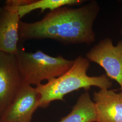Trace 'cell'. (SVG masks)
I'll return each instance as SVG.
<instances>
[{"label":"cell","instance_id":"1","mask_svg":"<svg viewBox=\"0 0 122 122\" xmlns=\"http://www.w3.org/2000/svg\"><path fill=\"white\" fill-rule=\"evenodd\" d=\"M100 10L95 0L78 8L61 7L50 11L36 22L20 21V38L52 39L63 44L90 45L96 39L93 25Z\"/></svg>","mask_w":122,"mask_h":122},{"label":"cell","instance_id":"2","mask_svg":"<svg viewBox=\"0 0 122 122\" xmlns=\"http://www.w3.org/2000/svg\"><path fill=\"white\" fill-rule=\"evenodd\" d=\"M74 60L73 65L65 73L35 87L40 96L39 107H47L53 101L63 100L66 95L81 89L111 88L112 83L106 75L93 76L87 75L90 63L86 57L79 56Z\"/></svg>","mask_w":122,"mask_h":122},{"label":"cell","instance_id":"3","mask_svg":"<svg viewBox=\"0 0 122 122\" xmlns=\"http://www.w3.org/2000/svg\"><path fill=\"white\" fill-rule=\"evenodd\" d=\"M23 82L37 86L65 73L73 65L74 60L59 55L52 57L38 50L34 52L19 50L15 55Z\"/></svg>","mask_w":122,"mask_h":122},{"label":"cell","instance_id":"4","mask_svg":"<svg viewBox=\"0 0 122 122\" xmlns=\"http://www.w3.org/2000/svg\"><path fill=\"white\" fill-rule=\"evenodd\" d=\"M86 58L102 67L109 79L118 82L122 92V40L114 45L112 39H102L86 54Z\"/></svg>","mask_w":122,"mask_h":122},{"label":"cell","instance_id":"5","mask_svg":"<svg viewBox=\"0 0 122 122\" xmlns=\"http://www.w3.org/2000/svg\"><path fill=\"white\" fill-rule=\"evenodd\" d=\"M23 84L16 55L0 51V117Z\"/></svg>","mask_w":122,"mask_h":122},{"label":"cell","instance_id":"6","mask_svg":"<svg viewBox=\"0 0 122 122\" xmlns=\"http://www.w3.org/2000/svg\"><path fill=\"white\" fill-rule=\"evenodd\" d=\"M26 0H9L0 13V51L16 55L19 51L20 16L18 7Z\"/></svg>","mask_w":122,"mask_h":122},{"label":"cell","instance_id":"7","mask_svg":"<svg viewBox=\"0 0 122 122\" xmlns=\"http://www.w3.org/2000/svg\"><path fill=\"white\" fill-rule=\"evenodd\" d=\"M40 100L36 87L24 83L0 117V122H31Z\"/></svg>","mask_w":122,"mask_h":122},{"label":"cell","instance_id":"8","mask_svg":"<svg viewBox=\"0 0 122 122\" xmlns=\"http://www.w3.org/2000/svg\"><path fill=\"white\" fill-rule=\"evenodd\" d=\"M96 122H122V92L100 90L93 94Z\"/></svg>","mask_w":122,"mask_h":122},{"label":"cell","instance_id":"9","mask_svg":"<svg viewBox=\"0 0 122 122\" xmlns=\"http://www.w3.org/2000/svg\"><path fill=\"white\" fill-rule=\"evenodd\" d=\"M95 104L89 93L82 94L71 112L57 122H96Z\"/></svg>","mask_w":122,"mask_h":122},{"label":"cell","instance_id":"10","mask_svg":"<svg viewBox=\"0 0 122 122\" xmlns=\"http://www.w3.org/2000/svg\"><path fill=\"white\" fill-rule=\"evenodd\" d=\"M81 0H30L18 7V12L20 19L36 10L40 9L41 13L49 9L52 11L61 7L80 5L83 3Z\"/></svg>","mask_w":122,"mask_h":122},{"label":"cell","instance_id":"11","mask_svg":"<svg viewBox=\"0 0 122 122\" xmlns=\"http://www.w3.org/2000/svg\"><path fill=\"white\" fill-rule=\"evenodd\" d=\"M121 34L122 35V29H121Z\"/></svg>","mask_w":122,"mask_h":122}]
</instances>
